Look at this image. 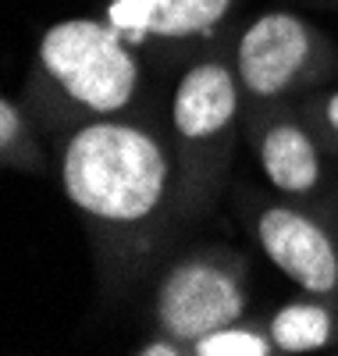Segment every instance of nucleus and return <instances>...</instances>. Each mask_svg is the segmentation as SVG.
Segmentation results:
<instances>
[{"mask_svg":"<svg viewBox=\"0 0 338 356\" xmlns=\"http://www.w3.org/2000/svg\"><path fill=\"white\" fill-rule=\"evenodd\" d=\"M171 164L150 132L121 122L79 129L61 157V182L82 214L107 225H136L161 207Z\"/></svg>","mask_w":338,"mask_h":356,"instance_id":"nucleus-1","label":"nucleus"},{"mask_svg":"<svg viewBox=\"0 0 338 356\" xmlns=\"http://www.w3.org/2000/svg\"><path fill=\"white\" fill-rule=\"evenodd\" d=\"M125 33L111 22L68 18L40 40V65L65 93L93 114L129 107L139 89V61L125 47Z\"/></svg>","mask_w":338,"mask_h":356,"instance_id":"nucleus-2","label":"nucleus"},{"mask_svg":"<svg viewBox=\"0 0 338 356\" xmlns=\"http://www.w3.org/2000/svg\"><path fill=\"white\" fill-rule=\"evenodd\" d=\"M246 310V292L232 271L207 260H182L157 289V321L175 342L196 346L203 335L228 328Z\"/></svg>","mask_w":338,"mask_h":356,"instance_id":"nucleus-3","label":"nucleus"},{"mask_svg":"<svg viewBox=\"0 0 338 356\" xmlns=\"http://www.w3.org/2000/svg\"><path fill=\"white\" fill-rule=\"evenodd\" d=\"M306 57H310V29L289 11H271L242 33L235 68L250 93L274 97L292 86Z\"/></svg>","mask_w":338,"mask_h":356,"instance_id":"nucleus-4","label":"nucleus"},{"mask_svg":"<svg viewBox=\"0 0 338 356\" xmlns=\"http://www.w3.org/2000/svg\"><path fill=\"white\" fill-rule=\"evenodd\" d=\"M257 235L267 260L282 275H289L299 289L317 292V296L335 292L338 257L321 225H314L299 211H289V207H271L257 225Z\"/></svg>","mask_w":338,"mask_h":356,"instance_id":"nucleus-5","label":"nucleus"},{"mask_svg":"<svg viewBox=\"0 0 338 356\" xmlns=\"http://www.w3.org/2000/svg\"><path fill=\"white\" fill-rule=\"evenodd\" d=\"M228 8L232 0H111L107 22L121 29L129 43H143L150 36L189 40L210 33Z\"/></svg>","mask_w":338,"mask_h":356,"instance_id":"nucleus-6","label":"nucleus"},{"mask_svg":"<svg viewBox=\"0 0 338 356\" xmlns=\"http://www.w3.org/2000/svg\"><path fill=\"white\" fill-rule=\"evenodd\" d=\"M239 111L235 79L225 65L203 61L182 75L171 97V125L182 139L200 143L218 136Z\"/></svg>","mask_w":338,"mask_h":356,"instance_id":"nucleus-7","label":"nucleus"},{"mask_svg":"<svg viewBox=\"0 0 338 356\" xmlns=\"http://www.w3.org/2000/svg\"><path fill=\"white\" fill-rule=\"evenodd\" d=\"M260 164H264L267 182L282 193H292V196L310 193L321 178L317 146L299 125L267 129V136L260 143Z\"/></svg>","mask_w":338,"mask_h":356,"instance_id":"nucleus-8","label":"nucleus"},{"mask_svg":"<svg viewBox=\"0 0 338 356\" xmlns=\"http://www.w3.org/2000/svg\"><path fill=\"white\" fill-rule=\"evenodd\" d=\"M271 339L282 353H314L331 339V314L317 303H289L271 317Z\"/></svg>","mask_w":338,"mask_h":356,"instance_id":"nucleus-9","label":"nucleus"},{"mask_svg":"<svg viewBox=\"0 0 338 356\" xmlns=\"http://www.w3.org/2000/svg\"><path fill=\"white\" fill-rule=\"evenodd\" d=\"M196 356H267L271 353V342L250 328H235V324H228V328H218L203 335L196 346H193Z\"/></svg>","mask_w":338,"mask_h":356,"instance_id":"nucleus-10","label":"nucleus"},{"mask_svg":"<svg viewBox=\"0 0 338 356\" xmlns=\"http://www.w3.org/2000/svg\"><path fill=\"white\" fill-rule=\"evenodd\" d=\"M18 132H22V114H18V107L4 97V100H0V150H4V154L15 150Z\"/></svg>","mask_w":338,"mask_h":356,"instance_id":"nucleus-11","label":"nucleus"},{"mask_svg":"<svg viewBox=\"0 0 338 356\" xmlns=\"http://www.w3.org/2000/svg\"><path fill=\"white\" fill-rule=\"evenodd\" d=\"M139 356H178V349H175V339L171 342H150V346H143V349H136Z\"/></svg>","mask_w":338,"mask_h":356,"instance_id":"nucleus-12","label":"nucleus"},{"mask_svg":"<svg viewBox=\"0 0 338 356\" xmlns=\"http://www.w3.org/2000/svg\"><path fill=\"white\" fill-rule=\"evenodd\" d=\"M324 114H328V125L338 132V93H331V97H328V107H324Z\"/></svg>","mask_w":338,"mask_h":356,"instance_id":"nucleus-13","label":"nucleus"}]
</instances>
